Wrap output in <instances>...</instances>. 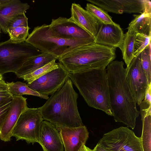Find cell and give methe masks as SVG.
Masks as SVG:
<instances>
[{
    "mask_svg": "<svg viewBox=\"0 0 151 151\" xmlns=\"http://www.w3.org/2000/svg\"><path fill=\"white\" fill-rule=\"evenodd\" d=\"M151 36L137 34L135 39L133 50L134 57H137L150 44Z\"/></svg>",
    "mask_w": 151,
    "mask_h": 151,
    "instance_id": "83f0119b",
    "label": "cell"
},
{
    "mask_svg": "<svg viewBox=\"0 0 151 151\" xmlns=\"http://www.w3.org/2000/svg\"><path fill=\"white\" fill-rule=\"evenodd\" d=\"M42 52L26 42H13L9 39L0 43V73H14L30 58Z\"/></svg>",
    "mask_w": 151,
    "mask_h": 151,
    "instance_id": "8992f818",
    "label": "cell"
},
{
    "mask_svg": "<svg viewBox=\"0 0 151 151\" xmlns=\"http://www.w3.org/2000/svg\"><path fill=\"white\" fill-rule=\"evenodd\" d=\"M28 27H19L15 28L6 29L10 37L9 39L15 43H21L25 42L29 35Z\"/></svg>",
    "mask_w": 151,
    "mask_h": 151,
    "instance_id": "484cf974",
    "label": "cell"
},
{
    "mask_svg": "<svg viewBox=\"0 0 151 151\" xmlns=\"http://www.w3.org/2000/svg\"><path fill=\"white\" fill-rule=\"evenodd\" d=\"M10 93L13 96H22L23 95H31L48 99V96L41 94L29 88L27 84L20 81L7 83Z\"/></svg>",
    "mask_w": 151,
    "mask_h": 151,
    "instance_id": "7402d4cb",
    "label": "cell"
},
{
    "mask_svg": "<svg viewBox=\"0 0 151 151\" xmlns=\"http://www.w3.org/2000/svg\"><path fill=\"white\" fill-rule=\"evenodd\" d=\"M78 97L68 77L62 86L40 107L43 120L55 127L72 128L83 125L77 107Z\"/></svg>",
    "mask_w": 151,
    "mask_h": 151,
    "instance_id": "7a4b0ae2",
    "label": "cell"
},
{
    "mask_svg": "<svg viewBox=\"0 0 151 151\" xmlns=\"http://www.w3.org/2000/svg\"><path fill=\"white\" fill-rule=\"evenodd\" d=\"M134 19L127 29L137 34L151 36V6L146 8L139 15H134Z\"/></svg>",
    "mask_w": 151,
    "mask_h": 151,
    "instance_id": "ffe728a7",
    "label": "cell"
},
{
    "mask_svg": "<svg viewBox=\"0 0 151 151\" xmlns=\"http://www.w3.org/2000/svg\"><path fill=\"white\" fill-rule=\"evenodd\" d=\"M58 59L57 57L52 54L42 52L41 53L28 59L15 73L18 78H22L24 76Z\"/></svg>",
    "mask_w": 151,
    "mask_h": 151,
    "instance_id": "d6986e66",
    "label": "cell"
},
{
    "mask_svg": "<svg viewBox=\"0 0 151 151\" xmlns=\"http://www.w3.org/2000/svg\"><path fill=\"white\" fill-rule=\"evenodd\" d=\"M6 0H0V6Z\"/></svg>",
    "mask_w": 151,
    "mask_h": 151,
    "instance_id": "e575fe53",
    "label": "cell"
},
{
    "mask_svg": "<svg viewBox=\"0 0 151 151\" xmlns=\"http://www.w3.org/2000/svg\"><path fill=\"white\" fill-rule=\"evenodd\" d=\"M93 151H109L97 143L93 150Z\"/></svg>",
    "mask_w": 151,
    "mask_h": 151,
    "instance_id": "d6a6232c",
    "label": "cell"
},
{
    "mask_svg": "<svg viewBox=\"0 0 151 151\" xmlns=\"http://www.w3.org/2000/svg\"><path fill=\"white\" fill-rule=\"evenodd\" d=\"M12 103L4 106H0V127L10 109Z\"/></svg>",
    "mask_w": 151,
    "mask_h": 151,
    "instance_id": "1f68e13d",
    "label": "cell"
},
{
    "mask_svg": "<svg viewBox=\"0 0 151 151\" xmlns=\"http://www.w3.org/2000/svg\"><path fill=\"white\" fill-rule=\"evenodd\" d=\"M58 67L29 84L31 89L43 95H52L61 88L68 77L69 72L60 62Z\"/></svg>",
    "mask_w": 151,
    "mask_h": 151,
    "instance_id": "9c48e42d",
    "label": "cell"
},
{
    "mask_svg": "<svg viewBox=\"0 0 151 151\" xmlns=\"http://www.w3.org/2000/svg\"><path fill=\"white\" fill-rule=\"evenodd\" d=\"M30 7L27 3L19 0H6L0 6V27L3 32L7 33L6 27L16 16L25 12Z\"/></svg>",
    "mask_w": 151,
    "mask_h": 151,
    "instance_id": "ac0fdd59",
    "label": "cell"
},
{
    "mask_svg": "<svg viewBox=\"0 0 151 151\" xmlns=\"http://www.w3.org/2000/svg\"><path fill=\"white\" fill-rule=\"evenodd\" d=\"M71 16L69 19L87 31L94 38L97 34L99 23L86 10L79 4L72 3Z\"/></svg>",
    "mask_w": 151,
    "mask_h": 151,
    "instance_id": "e0dca14e",
    "label": "cell"
},
{
    "mask_svg": "<svg viewBox=\"0 0 151 151\" xmlns=\"http://www.w3.org/2000/svg\"><path fill=\"white\" fill-rule=\"evenodd\" d=\"M124 34L120 25L99 23L95 43L115 48L121 45Z\"/></svg>",
    "mask_w": 151,
    "mask_h": 151,
    "instance_id": "9a60e30c",
    "label": "cell"
},
{
    "mask_svg": "<svg viewBox=\"0 0 151 151\" xmlns=\"http://www.w3.org/2000/svg\"><path fill=\"white\" fill-rule=\"evenodd\" d=\"M107 12L116 14L124 13H142L145 9L151 6L148 0H87Z\"/></svg>",
    "mask_w": 151,
    "mask_h": 151,
    "instance_id": "8fae6325",
    "label": "cell"
},
{
    "mask_svg": "<svg viewBox=\"0 0 151 151\" xmlns=\"http://www.w3.org/2000/svg\"><path fill=\"white\" fill-rule=\"evenodd\" d=\"M27 99L22 96H14L9 112L0 127V139L9 142L13 130L21 114L28 108Z\"/></svg>",
    "mask_w": 151,
    "mask_h": 151,
    "instance_id": "7c38bea8",
    "label": "cell"
},
{
    "mask_svg": "<svg viewBox=\"0 0 151 151\" xmlns=\"http://www.w3.org/2000/svg\"><path fill=\"white\" fill-rule=\"evenodd\" d=\"M3 80L2 75L0 73V81Z\"/></svg>",
    "mask_w": 151,
    "mask_h": 151,
    "instance_id": "d590c367",
    "label": "cell"
},
{
    "mask_svg": "<svg viewBox=\"0 0 151 151\" xmlns=\"http://www.w3.org/2000/svg\"><path fill=\"white\" fill-rule=\"evenodd\" d=\"M78 151H93V150L84 145Z\"/></svg>",
    "mask_w": 151,
    "mask_h": 151,
    "instance_id": "836d02e7",
    "label": "cell"
},
{
    "mask_svg": "<svg viewBox=\"0 0 151 151\" xmlns=\"http://www.w3.org/2000/svg\"><path fill=\"white\" fill-rule=\"evenodd\" d=\"M54 60L35 71L24 76L22 78L29 84L50 71L58 68V63Z\"/></svg>",
    "mask_w": 151,
    "mask_h": 151,
    "instance_id": "d4e9b609",
    "label": "cell"
},
{
    "mask_svg": "<svg viewBox=\"0 0 151 151\" xmlns=\"http://www.w3.org/2000/svg\"><path fill=\"white\" fill-rule=\"evenodd\" d=\"M39 144L43 151H63L64 146L55 127L47 121H43L39 137Z\"/></svg>",
    "mask_w": 151,
    "mask_h": 151,
    "instance_id": "2e32d148",
    "label": "cell"
},
{
    "mask_svg": "<svg viewBox=\"0 0 151 151\" xmlns=\"http://www.w3.org/2000/svg\"><path fill=\"white\" fill-rule=\"evenodd\" d=\"M68 77L89 106L113 116L106 68L70 73Z\"/></svg>",
    "mask_w": 151,
    "mask_h": 151,
    "instance_id": "3957f363",
    "label": "cell"
},
{
    "mask_svg": "<svg viewBox=\"0 0 151 151\" xmlns=\"http://www.w3.org/2000/svg\"><path fill=\"white\" fill-rule=\"evenodd\" d=\"M139 106L141 120L145 116L151 115V83L148 85L144 99Z\"/></svg>",
    "mask_w": 151,
    "mask_h": 151,
    "instance_id": "f1b7e54d",
    "label": "cell"
},
{
    "mask_svg": "<svg viewBox=\"0 0 151 151\" xmlns=\"http://www.w3.org/2000/svg\"><path fill=\"white\" fill-rule=\"evenodd\" d=\"M13 96L9 92L7 83L4 80L0 81V106L11 103Z\"/></svg>",
    "mask_w": 151,
    "mask_h": 151,
    "instance_id": "f546056e",
    "label": "cell"
},
{
    "mask_svg": "<svg viewBox=\"0 0 151 151\" xmlns=\"http://www.w3.org/2000/svg\"><path fill=\"white\" fill-rule=\"evenodd\" d=\"M124 62L113 61L106 69L110 106L114 119L134 129L139 111L126 79Z\"/></svg>",
    "mask_w": 151,
    "mask_h": 151,
    "instance_id": "6da1fadb",
    "label": "cell"
},
{
    "mask_svg": "<svg viewBox=\"0 0 151 151\" xmlns=\"http://www.w3.org/2000/svg\"><path fill=\"white\" fill-rule=\"evenodd\" d=\"M140 54L134 57L126 68L125 76L130 90L139 105L144 99L149 84L141 65Z\"/></svg>",
    "mask_w": 151,
    "mask_h": 151,
    "instance_id": "30bf717a",
    "label": "cell"
},
{
    "mask_svg": "<svg viewBox=\"0 0 151 151\" xmlns=\"http://www.w3.org/2000/svg\"><path fill=\"white\" fill-rule=\"evenodd\" d=\"M43 119L40 107L27 108L21 114L12 132L16 141L24 140L28 144L39 142L41 125Z\"/></svg>",
    "mask_w": 151,
    "mask_h": 151,
    "instance_id": "52a82bcc",
    "label": "cell"
},
{
    "mask_svg": "<svg viewBox=\"0 0 151 151\" xmlns=\"http://www.w3.org/2000/svg\"><path fill=\"white\" fill-rule=\"evenodd\" d=\"M1 28L0 27V33H1Z\"/></svg>",
    "mask_w": 151,
    "mask_h": 151,
    "instance_id": "8d00e7d4",
    "label": "cell"
},
{
    "mask_svg": "<svg viewBox=\"0 0 151 151\" xmlns=\"http://www.w3.org/2000/svg\"><path fill=\"white\" fill-rule=\"evenodd\" d=\"M137 34L132 30H128L124 34L122 43L119 47L122 51L123 58L127 67L134 58L133 50L134 41Z\"/></svg>",
    "mask_w": 151,
    "mask_h": 151,
    "instance_id": "44dd1931",
    "label": "cell"
},
{
    "mask_svg": "<svg viewBox=\"0 0 151 151\" xmlns=\"http://www.w3.org/2000/svg\"><path fill=\"white\" fill-rule=\"evenodd\" d=\"M19 27H28V18L25 13L20 14L14 17L8 23L6 29Z\"/></svg>",
    "mask_w": 151,
    "mask_h": 151,
    "instance_id": "4dcf8cb0",
    "label": "cell"
},
{
    "mask_svg": "<svg viewBox=\"0 0 151 151\" xmlns=\"http://www.w3.org/2000/svg\"><path fill=\"white\" fill-rule=\"evenodd\" d=\"M25 42L42 52H47L58 58L78 47L95 43V39H72L56 34L50 25L44 24L34 28Z\"/></svg>",
    "mask_w": 151,
    "mask_h": 151,
    "instance_id": "5b68a950",
    "label": "cell"
},
{
    "mask_svg": "<svg viewBox=\"0 0 151 151\" xmlns=\"http://www.w3.org/2000/svg\"><path fill=\"white\" fill-rule=\"evenodd\" d=\"M141 120L142 129L140 138L143 151H151V115L145 116Z\"/></svg>",
    "mask_w": 151,
    "mask_h": 151,
    "instance_id": "603a6c76",
    "label": "cell"
},
{
    "mask_svg": "<svg viewBox=\"0 0 151 151\" xmlns=\"http://www.w3.org/2000/svg\"><path fill=\"white\" fill-rule=\"evenodd\" d=\"M85 8L99 23L112 24H115L107 12L101 8L88 3L86 4Z\"/></svg>",
    "mask_w": 151,
    "mask_h": 151,
    "instance_id": "cb8c5ba5",
    "label": "cell"
},
{
    "mask_svg": "<svg viewBox=\"0 0 151 151\" xmlns=\"http://www.w3.org/2000/svg\"><path fill=\"white\" fill-rule=\"evenodd\" d=\"M59 132L65 151H78L89 137V133L85 125L76 127H55Z\"/></svg>",
    "mask_w": 151,
    "mask_h": 151,
    "instance_id": "4fadbf2b",
    "label": "cell"
},
{
    "mask_svg": "<svg viewBox=\"0 0 151 151\" xmlns=\"http://www.w3.org/2000/svg\"><path fill=\"white\" fill-rule=\"evenodd\" d=\"M50 25L56 34L66 38L95 39L87 31L65 17L52 19Z\"/></svg>",
    "mask_w": 151,
    "mask_h": 151,
    "instance_id": "5bb4252c",
    "label": "cell"
},
{
    "mask_svg": "<svg viewBox=\"0 0 151 151\" xmlns=\"http://www.w3.org/2000/svg\"><path fill=\"white\" fill-rule=\"evenodd\" d=\"M140 56L141 65L149 84L151 83V44L142 52Z\"/></svg>",
    "mask_w": 151,
    "mask_h": 151,
    "instance_id": "4316f807",
    "label": "cell"
},
{
    "mask_svg": "<svg viewBox=\"0 0 151 151\" xmlns=\"http://www.w3.org/2000/svg\"><path fill=\"white\" fill-rule=\"evenodd\" d=\"M98 143L109 151H143L140 137L127 127L104 134Z\"/></svg>",
    "mask_w": 151,
    "mask_h": 151,
    "instance_id": "ba28073f",
    "label": "cell"
},
{
    "mask_svg": "<svg viewBox=\"0 0 151 151\" xmlns=\"http://www.w3.org/2000/svg\"><path fill=\"white\" fill-rule=\"evenodd\" d=\"M116 48L94 43L78 47L58 58L70 73L106 68L116 57Z\"/></svg>",
    "mask_w": 151,
    "mask_h": 151,
    "instance_id": "277c9868",
    "label": "cell"
}]
</instances>
